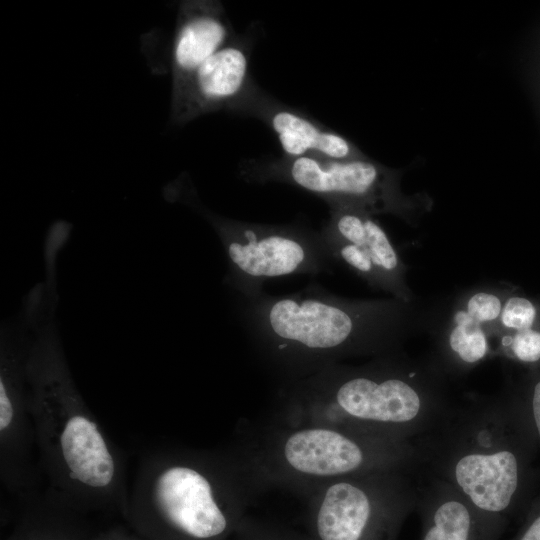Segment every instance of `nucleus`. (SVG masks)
I'll list each match as a JSON object with an SVG mask.
<instances>
[{"mask_svg":"<svg viewBox=\"0 0 540 540\" xmlns=\"http://www.w3.org/2000/svg\"><path fill=\"white\" fill-rule=\"evenodd\" d=\"M30 313L27 375L38 467L48 492L82 513L123 514L129 491L126 467L74 382L53 321Z\"/></svg>","mask_w":540,"mask_h":540,"instance_id":"nucleus-1","label":"nucleus"},{"mask_svg":"<svg viewBox=\"0 0 540 540\" xmlns=\"http://www.w3.org/2000/svg\"><path fill=\"white\" fill-rule=\"evenodd\" d=\"M242 299L241 317L256 352L285 384L349 358L395 353L406 333L409 303L395 298L351 300L310 285Z\"/></svg>","mask_w":540,"mask_h":540,"instance_id":"nucleus-2","label":"nucleus"},{"mask_svg":"<svg viewBox=\"0 0 540 540\" xmlns=\"http://www.w3.org/2000/svg\"><path fill=\"white\" fill-rule=\"evenodd\" d=\"M413 443L430 475L509 521L521 519L540 490L538 446L516 391L449 404Z\"/></svg>","mask_w":540,"mask_h":540,"instance_id":"nucleus-3","label":"nucleus"},{"mask_svg":"<svg viewBox=\"0 0 540 540\" xmlns=\"http://www.w3.org/2000/svg\"><path fill=\"white\" fill-rule=\"evenodd\" d=\"M443 374L397 352L366 364L330 365L282 388L274 421L328 425L412 441L429 431L449 406Z\"/></svg>","mask_w":540,"mask_h":540,"instance_id":"nucleus-4","label":"nucleus"},{"mask_svg":"<svg viewBox=\"0 0 540 540\" xmlns=\"http://www.w3.org/2000/svg\"><path fill=\"white\" fill-rule=\"evenodd\" d=\"M257 496L234 445L159 447L139 461L122 517L145 540H230Z\"/></svg>","mask_w":540,"mask_h":540,"instance_id":"nucleus-5","label":"nucleus"},{"mask_svg":"<svg viewBox=\"0 0 540 540\" xmlns=\"http://www.w3.org/2000/svg\"><path fill=\"white\" fill-rule=\"evenodd\" d=\"M234 446L258 496L281 489L303 498L340 478L385 470L413 472L421 466L412 441L319 424L273 420L254 438Z\"/></svg>","mask_w":540,"mask_h":540,"instance_id":"nucleus-6","label":"nucleus"},{"mask_svg":"<svg viewBox=\"0 0 540 540\" xmlns=\"http://www.w3.org/2000/svg\"><path fill=\"white\" fill-rule=\"evenodd\" d=\"M411 471L385 470L322 484L303 497L309 540H398L416 511Z\"/></svg>","mask_w":540,"mask_h":540,"instance_id":"nucleus-7","label":"nucleus"},{"mask_svg":"<svg viewBox=\"0 0 540 540\" xmlns=\"http://www.w3.org/2000/svg\"><path fill=\"white\" fill-rule=\"evenodd\" d=\"M242 175L252 182L293 185L323 199L329 206H352L371 215L393 214L409 223L432 206L428 196L402 192L398 170L368 157L337 160L283 156L246 164Z\"/></svg>","mask_w":540,"mask_h":540,"instance_id":"nucleus-8","label":"nucleus"},{"mask_svg":"<svg viewBox=\"0 0 540 540\" xmlns=\"http://www.w3.org/2000/svg\"><path fill=\"white\" fill-rule=\"evenodd\" d=\"M200 212L225 251L228 264L225 282L242 298L260 295L268 279L332 272L334 261L320 231L296 224L239 221L204 208Z\"/></svg>","mask_w":540,"mask_h":540,"instance_id":"nucleus-9","label":"nucleus"},{"mask_svg":"<svg viewBox=\"0 0 540 540\" xmlns=\"http://www.w3.org/2000/svg\"><path fill=\"white\" fill-rule=\"evenodd\" d=\"M31 333L23 315L2 327L0 345V476L20 504L40 492L41 479L27 375Z\"/></svg>","mask_w":540,"mask_h":540,"instance_id":"nucleus-10","label":"nucleus"},{"mask_svg":"<svg viewBox=\"0 0 540 540\" xmlns=\"http://www.w3.org/2000/svg\"><path fill=\"white\" fill-rule=\"evenodd\" d=\"M320 233L334 262L345 264L369 286L410 303L407 267L373 215L352 206H329Z\"/></svg>","mask_w":540,"mask_h":540,"instance_id":"nucleus-11","label":"nucleus"},{"mask_svg":"<svg viewBox=\"0 0 540 540\" xmlns=\"http://www.w3.org/2000/svg\"><path fill=\"white\" fill-rule=\"evenodd\" d=\"M254 34L235 35L206 60L183 89L171 97V120L186 124L220 110L239 113L259 87L249 73Z\"/></svg>","mask_w":540,"mask_h":540,"instance_id":"nucleus-12","label":"nucleus"},{"mask_svg":"<svg viewBox=\"0 0 540 540\" xmlns=\"http://www.w3.org/2000/svg\"><path fill=\"white\" fill-rule=\"evenodd\" d=\"M506 295L497 289L468 293L455 307L434 365L443 374L462 373L495 354L498 323Z\"/></svg>","mask_w":540,"mask_h":540,"instance_id":"nucleus-13","label":"nucleus"},{"mask_svg":"<svg viewBox=\"0 0 540 540\" xmlns=\"http://www.w3.org/2000/svg\"><path fill=\"white\" fill-rule=\"evenodd\" d=\"M420 540H499L509 520L483 511L446 481L429 474L418 484Z\"/></svg>","mask_w":540,"mask_h":540,"instance_id":"nucleus-14","label":"nucleus"},{"mask_svg":"<svg viewBox=\"0 0 540 540\" xmlns=\"http://www.w3.org/2000/svg\"><path fill=\"white\" fill-rule=\"evenodd\" d=\"M263 121L277 136L284 157L317 156L337 160L367 157L350 140L259 89L240 110Z\"/></svg>","mask_w":540,"mask_h":540,"instance_id":"nucleus-15","label":"nucleus"},{"mask_svg":"<svg viewBox=\"0 0 540 540\" xmlns=\"http://www.w3.org/2000/svg\"><path fill=\"white\" fill-rule=\"evenodd\" d=\"M235 35L221 2L182 1L171 49V97L178 94L196 70Z\"/></svg>","mask_w":540,"mask_h":540,"instance_id":"nucleus-16","label":"nucleus"},{"mask_svg":"<svg viewBox=\"0 0 540 540\" xmlns=\"http://www.w3.org/2000/svg\"><path fill=\"white\" fill-rule=\"evenodd\" d=\"M21 511L4 540H90L85 514L44 490L20 505Z\"/></svg>","mask_w":540,"mask_h":540,"instance_id":"nucleus-17","label":"nucleus"},{"mask_svg":"<svg viewBox=\"0 0 540 540\" xmlns=\"http://www.w3.org/2000/svg\"><path fill=\"white\" fill-rule=\"evenodd\" d=\"M495 351L529 369L540 366V325L499 335Z\"/></svg>","mask_w":540,"mask_h":540,"instance_id":"nucleus-18","label":"nucleus"},{"mask_svg":"<svg viewBox=\"0 0 540 540\" xmlns=\"http://www.w3.org/2000/svg\"><path fill=\"white\" fill-rule=\"evenodd\" d=\"M537 325L539 314L533 301L517 294L506 295L499 318L497 337Z\"/></svg>","mask_w":540,"mask_h":540,"instance_id":"nucleus-19","label":"nucleus"},{"mask_svg":"<svg viewBox=\"0 0 540 540\" xmlns=\"http://www.w3.org/2000/svg\"><path fill=\"white\" fill-rule=\"evenodd\" d=\"M230 540H309L306 534L247 515Z\"/></svg>","mask_w":540,"mask_h":540,"instance_id":"nucleus-20","label":"nucleus"},{"mask_svg":"<svg viewBox=\"0 0 540 540\" xmlns=\"http://www.w3.org/2000/svg\"><path fill=\"white\" fill-rule=\"evenodd\" d=\"M516 393L524 406L540 453V366L530 369L526 382Z\"/></svg>","mask_w":540,"mask_h":540,"instance_id":"nucleus-21","label":"nucleus"},{"mask_svg":"<svg viewBox=\"0 0 540 540\" xmlns=\"http://www.w3.org/2000/svg\"><path fill=\"white\" fill-rule=\"evenodd\" d=\"M520 520L521 525L513 540H540V490Z\"/></svg>","mask_w":540,"mask_h":540,"instance_id":"nucleus-22","label":"nucleus"},{"mask_svg":"<svg viewBox=\"0 0 540 540\" xmlns=\"http://www.w3.org/2000/svg\"><path fill=\"white\" fill-rule=\"evenodd\" d=\"M90 540H145L131 528L121 526L112 527L110 529L95 533Z\"/></svg>","mask_w":540,"mask_h":540,"instance_id":"nucleus-23","label":"nucleus"}]
</instances>
